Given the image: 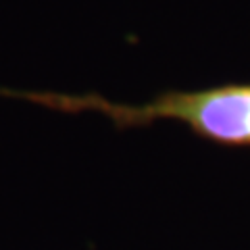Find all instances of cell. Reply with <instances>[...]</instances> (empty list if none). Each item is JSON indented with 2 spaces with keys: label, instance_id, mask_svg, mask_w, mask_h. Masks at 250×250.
Returning a JSON list of instances; mask_svg holds the SVG:
<instances>
[{
  "label": "cell",
  "instance_id": "cell-1",
  "mask_svg": "<svg viewBox=\"0 0 250 250\" xmlns=\"http://www.w3.org/2000/svg\"><path fill=\"white\" fill-rule=\"evenodd\" d=\"M29 98L69 113H98L119 129L167 121L184 125L208 142L231 148H250V83H225L192 92H165L142 104L113 103L98 94H34Z\"/></svg>",
  "mask_w": 250,
  "mask_h": 250
}]
</instances>
